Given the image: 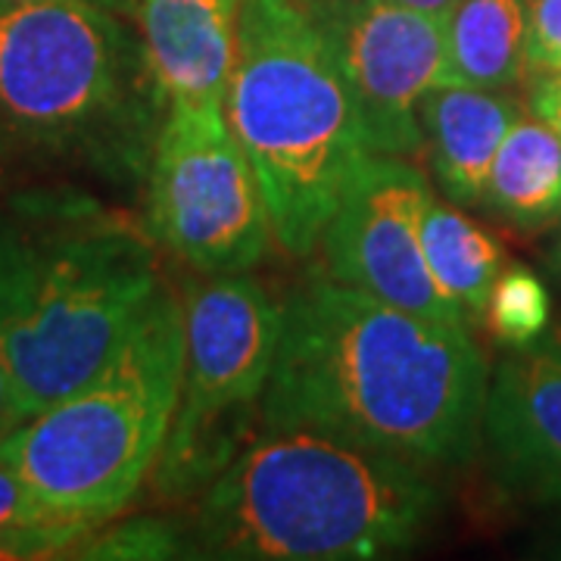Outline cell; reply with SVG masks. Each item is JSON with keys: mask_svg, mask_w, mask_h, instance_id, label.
Masks as SVG:
<instances>
[{"mask_svg": "<svg viewBox=\"0 0 561 561\" xmlns=\"http://www.w3.org/2000/svg\"><path fill=\"white\" fill-rule=\"evenodd\" d=\"M486 390V359L461 321L412 316L328 275L284 300L262 424L453 468L481 449Z\"/></svg>", "mask_w": 561, "mask_h": 561, "instance_id": "obj_1", "label": "cell"}, {"mask_svg": "<svg viewBox=\"0 0 561 561\" xmlns=\"http://www.w3.org/2000/svg\"><path fill=\"white\" fill-rule=\"evenodd\" d=\"M147 221L76 191L22 194L0 213V359L22 421L88 383L165 280Z\"/></svg>", "mask_w": 561, "mask_h": 561, "instance_id": "obj_2", "label": "cell"}, {"mask_svg": "<svg viewBox=\"0 0 561 561\" xmlns=\"http://www.w3.org/2000/svg\"><path fill=\"white\" fill-rule=\"evenodd\" d=\"M437 508L440 493L415 461L262 424L201 493L191 534L213 559H378L419 540Z\"/></svg>", "mask_w": 561, "mask_h": 561, "instance_id": "obj_3", "label": "cell"}, {"mask_svg": "<svg viewBox=\"0 0 561 561\" xmlns=\"http://www.w3.org/2000/svg\"><path fill=\"white\" fill-rule=\"evenodd\" d=\"M225 116L256 172L272 234L309 256L368 157L359 110L312 0H241Z\"/></svg>", "mask_w": 561, "mask_h": 561, "instance_id": "obj_4", "label": "cell"}, {"mask_svg": "<svg viewBox=\"0 0 561 561\" xmlns=\"http://www.w3.org/2000/svg\"><path fill=\"white\" fill-rule=\"evenodd\" d=\"M160 88L144 41L91 0H0V135L106 179L147 175Z\"/></svg>", "mask_w": 561, "mask_h": 561, "instance_id": "obj_5", "label": "cell"}, {"mask_svg": "<svg viewBox=\"0 0 561 561\" xmlns=\"http://www.w3.org/2000/svg\"><path fill=\"white\" fill-rule=\"evenodd\" d=\"M181 375L184 300L162 287L103 371L0 437V461L66 518L113 522L153 474Z\"/></svg>", "mask_w": 561, "mask_h": 561, "instance_id": "obj_6", "label": "cell"}, {"mask_svg": "<svg viewBox=\"0 0 561 561\" xmlns=\"http://www.w3.org/2000/svg\"><path fill=\"white\" fill-rule=\"evenodd\" d=\"M280 319L284 302L247 272L187 287L179 405L153 465L162 500L203 493L260 434Z\"/></svg>", "mask_w": 561, "mask_h": 561, "instance_id": "obj_7", "label": "cell"}, {"mask_svg": "<svg viewBox=\"0 0 561 561\" xmlns=\"http://www.w3.org/2000/svg\"><path fill=\"white\" fill-rule=\"evenodd\" d=\"M147 228L203 275H241L265 260L272 221L225 103L165 106L147 165Z\"/></svg>", "mask_w": 561, "mask_h": 561, "instance_id": "obj_8", "label": "cell"}, {"mask_svg": "<svg viewBox=\"0 0 561 561\" xmlns=\"http://www.w3.org/2000/svg\"><path fill=\"white\" fill-rule=\"evenodd\" d=\"M434 203L431 181L405 157L368 153L353 172L321 234L328 275L437 321H468L424 260L421 225Z\"/></svg>", "mask_w": 561, "mask_h": 561, "instance_id": "obj_9", "label": "cell"}, {"mask_svg": "<svg viewBox=\"0 0 561 561\" xmlns=\"http://www.w3.org/2000/svg\"><path fill=\"white\" fill-rule=\"evenodd\" d=\"M359 110L368 153L424 150L421 101L443 84L440 16L400 0H312Z\"/></svg>", "mask_w": 561, "mask_h": 561, "instance_id": "obj_10", "label": "cell"}, {"mask_svg": "<svg viewBox=\"0 0 561 561\" xmlns=\"http://www.w3.org/2000/svg\"><path fill=\"white\" fill-rule=\"evenodd\" d=\"M481 446L505 493L561 502V350L527 343L500 362L486 390Z\"/></svg>", "mask_w": 561, "mask_h": 561, "instance_id": "obj_11", "label": "cell"}, {"mask_svg": "<svg viewBox=\"0 0 561 561\" xmlns=\"http://www.w3.org/2000/svg\"><path fill=\"white\" fill-rule=\"evenodd\" d=\"M135 13L162 101L225 103L238 60L241 0H138Z\"/></svg>", "mask_w": 561, "mask_h": 561, "instance_id": "obj_12", "label": "cell"}, {"mask_svg": "<svg viewBox=\"0 0 561 561\" xmlns=\"http://www.w3.org/2000/svg\"><path fill=\"white\" fill-rule=\"evenodd\" d=\"M522 116V103L490 88L437 84L421 101L424 147L449 201L461 206L483 203L493 160Z\"/></svg>", "mask_w": 561, "mask_h": 561, "instance_id": "obj_13", "label": "cell"}, {"mask_svg": "<svg viewBox=\"0 0 561 561\" xmlns=\"http://www.w3.org/2000/svg\"><path fill=\"white\" fill-rule=\"evenodd\" d=\"M443 32V84L502 91L530 69L527 0H459Z\"/></svg>", "mask_w": 561, "mask_h": 561, "instance_id": "obj_14", "label": "cell"}, {"mask_svg": "<svg viewBox=\"0 0 561 561\" xmlns=\"http://www.w3.org/2000/svg\"><path fill=\"white\" fill-rule=\"evenodd\" d=\"M483 206L522 231H540L561 221V140L537 116H522L502 140Z\"/></svg>", "mask_w": 561, "mask_h": 561, "instance_id": "obj_15", "label": "cell"}, {"mask_svg": "<svg viewBox=\"0 0 561 561\" xmlns=\"http://www.w3.org/2000/svg\"><path fill=\"white\" fill-rule=\"evenodd\" d=\"M424 260L431 265V275L440 284V290L468 319L483 316L486 297L505 268L502 243L483 231L481 225L461 216L456 206L431 203L421 225Z\"/></svg>", "mask_w": 561, "mask_h": 561, "instance_id": "obj_16", "label": "cell"}, {"mask_svg": "<svg viewBox=\"0 0 561 561\" xmlns=\"http://www.w3.org/2000/svg\"><path fill=\"white\" fill-rule=\"evenodd\" d=\"M94 530V524L54 512L7 461H0V559H41L79 549Z\"/></svg>", "mask_w": 561, "mask_h": 561, "instance_id": "obj_17", "label": "cell"}, {"mask_svg": "<svg viewBox=\"0 0 561 561\" xmlns=\"http://www.w3.org/2000/svg\"><path fill=\"white\" fill-rule=\"evenodd\" d=\"M549 316L552 300L540 275L527 265H505L483 306L490 334L505 346H527L546 334Z\"/></svg>", "mask_w": 561, "mask_h": 561, "instance_id": "obj_18", "label": "cell"}, {"mask_svg": "<svg viewBox=\"0 0 561 561\" xmlns=\"http://www.w3.org/2000/svg\"><path fill=\"white\" fill-rule=\"evenodd\" d=\"M194 546L184 527L172 518H131L116 527H106L101 537L81 542L79 559H179L184 549Z\"/></svg>", "mask_w": 561, "mask_h": 561, "instance_id": "obj_19", "label": "cell"}, {"mask_svg": "<svg viewBox=\"0 0 561 561\" xmlns=\"http://www.w3.org/2000/svg\"><path fill=\"white\" fill-rule=\"evenodd\" d=\"M527 62L534 72H561V0H527Z\"/></svg>", "mask_w": 561, "mask_h": 561, "instance_id": "obj_20", "label": "cell"}, {"mask_svg": "<svg viewBox=\"0 0 561 561\" xmlns=\"http://www.w3.org/2000/svg\"><path fill=\"white\" fill-rule=\"evenodd\" d=\"M530 113L561 140V72H537L530 81Z\"/></svg>", "mask_w": 561, "mask_h": 561, "instance_id": "obj_21", "label": "cell"}, {"mask_svg": "<svg viewBox=\"0 0 561 561\" xmlns=\"http://www.w3.org/2000/svg\"><path fill=\"white\" fill-rule=\"evenodd\" d=\"M16 424H22L20 402H16V390H13V381H10V371L0 359V437L7 431H13Z\"/></svg>", "mask_w": 561, "mask_h": 561, "instance_id": "obj_22", "label": "cell"}, {"mask_svg": "<svg viewBox=\"0 0 561 561\" xmlns=\"http://www.w3.org/2000/svg\"><path fill=\"white\" fill-rule=\"evenodd\" d=\"M405 7H415V10H424V13H431V16H440L446 20L453 10H456V3L459 0H400Z\"/></svg>", "mask_w": 561, "mask_h": 561, "instance_id": "obj_23", "label": "cell"}, {"mask_svg": "<svg viewBox=\"0 0 561 561\" xmlns=\"http://www.w3.org/2000/svg\"><path fill=\"white\" fill-rule=\"evenodd\" d=\"M91 3H101V7L116 10V13H131L138 7V0H91Z\"/></svg>", "mask_w": 561, "mask_h": 561, "instance_id": "obj_24", "label": "cell"}, {"mask_svg": "<svg viewBox=\"0 0 561 561\" xmlns=\"http://www.w3.org/2000/svg\"><path fill=\"white\" fill-rule=\"evenodd\" d=\"M549 265H552V272L561 278V238L556 241V247H552V256H549Z\"/></svg>", "mask_w": 561, "mask_h": 561, "instance_id": "obj_25", "label": "cell"}, {"mask_svg": "<svg viewBox=\"0 0 561 561\" xmlns=\"http://www.w3.org/2000/svg\"><path fill=\"white\" fill-rule=\"evenodd\" d=\"M549 343H552L556 350H561V319H559V324H552V334H549Z\"/></svg>", "mask_w": 561, "mask_h": 561, "instance_id": "obj_26", "label": "cell"}]
</instances>
